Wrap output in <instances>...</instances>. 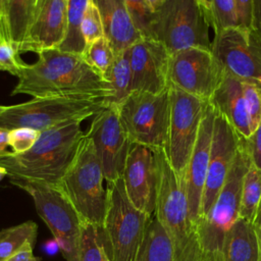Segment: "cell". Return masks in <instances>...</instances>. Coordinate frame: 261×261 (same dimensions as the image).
<instances>
[{"label": "cell", "mask_w": 261, "mask_h": 261, "mask_svg": "<svg viewBox=\"0 0 261 261\" xmlns=\"http://www.w3.org/2000/svg\"><path fill=\"white\" fill-rule=\"evenodd\" d=\"M38 56L35 63L25 64L22 68L11 95L77 99L111 97L109 83L99 75L82 56L58 49L43 51Z\"/></svg>", "instance_id": "cell-1"}, {"label": "cell", "mask_w": 261, "mask_h": 261, "mask_svg": "<svg viewBox=\"0 0 261 261\" xmlns=\"http://www.w3.org/2000/svg\"><path fill=\"white\" fill-rule=\"evenodd\" d=\"M81 122L67 121L42 132L32 149L21 154L10 152L0 158V166L10 177L58 186L85 136Z\"/></svg>", "instance_id": "cell-2"}, {"label": "cell", "mask_w": 261, "mask_h": 261, "mask_svg": "<svg viewBox=\"0 0 261 261\" xmlns=\"http://www.w3.org/2000/svg\"><path fill=\"white\" fill-rule=\"evenodd\" d=\"M158 186L154 216L164 228L174 261H202L197 232L189 217L185 185L170 165L164 149H156Z\"/></svg>", "instance_id": "cell-3"}, {"label": "cell", "mask_w": 261, "mask_h": 261, "mask_svg": "<svg viewBox=\"0 0 261 261\" xmlns=\"http://www.w3.org/2000/svg\"><path fill=\"white\" fill-rule=\"evenodd\" d=\"M107 208L100 238L109 261H138L152 216L128 200L122 177L107 182Z\"/></svg>", "instance_id": "cell-4"}, {"label": "cell", "mask_w": 261, "mask_h": 261, "mask_svg": "<svg viewBox=\"0 0 261 261\" xmlns=\"http://www.w3.org/2000/svg\"><path fill=\"white\" fill-rule=\"evenodd\" d=\"M104 172L92 140L85 134L58 187L81 220L101 227L107 208Z\"/></svg>", "instance_id": "cell-5"}, {"label": "cell", "mask_w": 261, "mask_h": 261, "mask_svg": "<svg viewBox=\"0 0 261 261\" xmlns=\"http://www.w3.org/2000/svg\"><path fill=\"white\" fill-rule=\"evenodd\" d=\"M250 164L245 138H242L221 191L208 213L198 221L195 228L201 246L202 261H221L225 234L239 218L243 179Z\"/></svg>", "instance_id": "cell-6"}, {"label": "cell", "mask_w": 261, "mask_h": 261, "mask_svg": "<svg viewBox=\"0 0 261 261\" xmlns=\"http://www.w3.org/2000/svg\"><path fill=\"white\" fill-rule=\"evenodd\" d=\"M208 29L200 0H160L149 39L160 42L170 55L189 48L211 50Z\"/></svg>", "instance_id": "cell-7"}, {"label": "cell", "mask_w": 261, "mask_h": 261, "mask_svg": "<svg viewBox=\"0 0 261 261\" xmlns=\"http://www.w3.org/2000/svg\"><path fill=\"white\" fill-rule=\"evenodd\" d=\"M104 108V99L33 98L27 102L5 106L0 113V127L8 130L30 127L42 133L67 121H83Z\"/></svg>", "instance_id": "cell-8"}, {"label": "cell", "mask_w": 261, "mask_h": 261, "mask_svg": "<svg viewBox=\"0 0 261 261\" xmlns=\"http://www.w3.org/2000/svg\"><path fill=\"white\" fill-rule=\"evenodd\" d=\"M9 181L27 192L36 210L51 230L66 261H75L83 221L58 186L9 176Z\"/></svg>", "instance_id": "cell-9"}, {"label": "cell", "mask_w": 261, "mask_h": 261, "mask_svg": "<svg viewBox=\"0 0 261 261\" xmlns=\"http://www.w3.org/2000/svg\"><path fill=\"white\" fill-rule=\"evenodd\" d=\"M115 109L132 144L154 150L165 149L170 112L169 88L157 95L133 91Z\"/></svg>", "instance_id": "cell-10"}, {"label": "cell", "mask_w": 261, "mask_h": 261, "mask_svg": "<svg viewBox=\"0 0 261 261\" xmlns=\"http://www.w3.org/2000/svg\"><path fill=\"white\" fill-rule=\"evenodd\" d=\"M170 112L166 157L180 176H184L196 145L201 120L209 102L189 95L169 85Z\"/></svg>", "instance_id": "cell-11"}, {"label": "cell", "mask_w": 261, "mask_h": 261, "mask_svg": "<svg viewBox=\"0 0 261 261\" xmlns=\"http://www.w3.org/2000/svg\"><path fill=\"white\" fill-rule=\"evenodd\" d=\"M211 52L223 73L261 87V40L254 30L228 29L215 34Z\"/></svg>", "instance_id": "cell-12"}, {"label": "cell", "mask_w": 261, "mask_h": 261, "mask_svg": "<svg viewBox=\"0 0 261 261\" xmlns=\"http://www.w3.org/2000/svg\"><path fill=\"white\" fill-rule=\"evenodd\" d=\"M222 76L211 50L189 48L170 55L169 85L209 102Z\"/></svg>", "instance_id": "cell-13"}, {"label": "cell", "mask_w": 261, "mask_h": 261, "mask_svg": "<svg viewBox=\"0 0 261 261\" xmlns=\"http://www.w3.org/2000/svg\"><path fill=\"white\" fill-rule=\"evenodd\" d=\"M86 135L94 144L105 180L111 182L121 177L133 144L121 124L117 110L106 107L95 114Z\"/></svg>", "instance_id": "cell-14"}, {"label": "cell", "mask_w": 261, "mask_h": 261, "mask_svg": "<svg viewBox=\"0 0 261 261\" xmlns=\"http://www.w3.org/2000/svg\"><path fill=\"white\" fill-rule=\"evenodd\" d=\"M242 138L227 119L215 110L210 159L199 220L208 213L221 191L233 164Z\"/></svg>", "instance_id": "cell-15"}, {"label": "cell", "mask_w": 261, "mask_h": 261, "mask_svg": "<svg viewBox=\"0 0 261 261\" xmlns=\"http://www.w3.org/2000/svg\"><path fill=\"white\" fill-rule=\"evenodd\" d=\"M121 177L129 202L140 211L153 216L158 186L156 151L133 144Z\"/></svg>", "instance_id": "cell-16"}, {"label": "cell", "mask_w": 261, "mask_h": 261, "mask_svg": "<svg viewBox=\"0 0 261 261\" xmlns=\"http://www.w3.org/2000/svg\"><path fill=\"white\" fill-rule=\"evenodd\" d=\"M170 54L158 41L142 38L129 48L132 92L161 94L169 88Z\"/></svg>", "instance_id": "cell-17"}, {"label": "cell", "mask_w": 261, "mask_h": 261, "mask_svg": "<svg viewBox=\"0 0 261 261\" xmlns=\"http://www.w3.org/2000/svg\"><path fill=\"white\" fill-rule=\"evenodd\" d=\"M214 116L215 109L209 102L201 120L196 145L182 176L189 208V217L194 228L196 227L201 214L202 196L210 159Z\"/></svg>", "instance_id": "cell-18"}, {"label": "cell", "mask_w": 261, "mask_h": 261, "mask_svg": "<svg viewBox=\"0 0 261 261\" xmlns=\"http://www.w3.org/2000/svg\"><path fill=\"white\" fill-rule=\"evenodd\" d=\"M66 19L67 0H38L22 53L57 49L65 37Z\"/></svg>", "instance_id": "cell-19"}, {"label": "cell", "mask_w": 261, "mask_h": 261, "mask_svg": "<svg viewBox=\"0 0 261 261\" xmlns=\"http://www.w3.org/2000/svg\"><path fill=\"white\" fill-rule=\"evenodd\" d=\"M209 102L227 119L240 136L248 139L253 134L241 81L222 72L221 80Z\"/></svg>", "instance_id": "cell-20"}, {"label": "cell", "mask_w": 261, "mask_h": 261, "mask_svg": "<svg viewBox=\"0 0 261 261\" xmlns=\"http://www.w3.org/2000/svg\"><path fill=\"white\" fill-rule=\"evenodd\" d=\"M99 8L104 38L113 52L129 49L143 37L136 28L124 0H94Z\"/></svg>", "instance_id": "cell-21"}, {"label": "cell", "mask_w": 261, "mask_h": 261, "mask_svg": "<svg viewBox=\"0 0 261 261\" xmlns=\"http://www.w3.org/2000/svg\"><path fill=\"white\" fill-rule=\"evenodd\" d=\"M38 0H0V30L6 44L22 53Z\"/></svg>", "instance_id": "cell-22"}, {"label": "cell", "mask_w": 261, "mask_h": 261, "mask_svg": "<svg viewBox=\"0 0 261 261\" xmlns=\"http://www.w3.org/2000/svg\"><path fill=\"white\" fill-rule=\"evenodd\" d=\"M259 260V243L253 224L239 217L225 234L221 261Z\"/></svg>", "instance_id": "cell-23"}, {"label": "cell", "mask_w": 261, "mask_h": 261, "mask_svg": "<svg viewBox=\"0 0 261 261\" xmlns=\"http://www.w3.org/2000/svg\"><path fill=\"white\" fill-rule=\"evenodd\" d=\"M112 95L104 99L106 107L117 108L132 93V69L129 63V49L115 54L114 62L106 77Z\"/></svg>", "instance_id": "cell-24"}, {"label": "cell", "mask_w": 261, "mask_h": 261, "mask_svg": "<svg viewBox=\"0 0 261 261\" xmlns=\"http://www.w3.org/2000/svg\"><path fill=\"white\" fill-rule=\"evenodd\" d=\"M89 0H67L65 37L58 50L82 56L87 44L82 32V19Z\"/></svg>", "instance_id": "cell-25"}, {"label": "cell", "mask_w": 261, "mask_h": 261, "mask_svg": "<svg viewBox=\"0 0 261 261\" xmlns=\"http://www.w3.org/2000/svg\"><path fill=\"white\" fill-rule=\"evenodd\" d=\"M138 261H174L170 241L154 215L147 227Z\"/></svg>", "instance_id": "cell-26"}, {"label": "cell", "mask_w": 261, "mask_h": 261, "mask_svg": "<svg viewBox=\"0 0 261 261\" xmlns=\"http://www.w3.org/2000/svg\"><path fill=\"white\" fill-rule=\"evenodd\" d=\"M200 3L215 34L228 29H241L238 0H200Z\"/></svg>", "instance_id": "cell-27"}, {"label": "cell", "mask_w": 261, "mask_h": 261, "mask_svg": "<svg viewBox=\"0 0 261 261\" xmlns=\"http://www.w3.org/2000/svg\"><path fill=\"white\" fill-rule=\"evenodd\" d=\"M38 225L28 220L0 230V261H5L19 251L27 243L35 244Z\"/></svg>", "instance_id": "cell-28"}, {"label": "cell", "mask_w": 261, "mask_h": 261, "mask_svg": "<svg viewBox=\"0 0 261 261\" xmlns=\"http://www.w3.org/2000/svg\"><path fill=\"white\" fill-rule=\"evenodd\" d=\"M261 202V170L250 164L242 185L239 217L253 222Z\"/></svg>", "instance_id": "cell-29"}, {"label": "cell", "mask_w": 261, "mask_h": 261, "mask_svg": "<svg viewBox=\"0 0 261 261\" xmlns=\"http://www.w3.org/2000/svg\"><path fill=\"white\" fill-rule=\"evenodd\" d=\"M75 261H109L100 238V227L82 223Z\"/></svg>", "instance_id": "cell-30"}, {"label": "cell", "mask_w": 261, "mask_h": 261, "mask_svg": "<svg viewBox=\"0 0 261 261\" xmlns=\"http://www.w3.org/2000/svg\"><path fill=\"white\" fill-rule=\"evenodd\" d=\"M82 57L99 75L106 80L114 62L115 53L108 41L102 37L87 45Z\"/></svg>", "instance_id": "cell-31"}, {"label": "cell", "mask_w": 261, "mask_h": 261, "mask_svg": "<svg viewBox=\"0 0 261 261\" xmlns=\"http://www.w3.org/2000/svg\"><path fill=\"white\" fill-rule=\"evenodd\" d=\"M124 2L130 17L142 37L149 38L154 12L160 3V0H124Z\"/></svg>", "instance_id": "cell-32"}, {"label": "cell", "mask_w": 261, "mask_h": 261, "mask_svg": "<svg viewBox=\"0 0 261 261\" xmlns=\"http://www.w3.org/2000/svg\"><path fill=\"white\" fill-rule=\"evenodd\" d=\"M82 32L87 45L104 37L101 14L94 0H89L84 12L82 19Z\"/></svg>", "instance_id": "cell-33"}, {"label": "cell", "mask_w": 261, "mask_h": 261, "mask_svg": "<svg viewBox=\"0 0 261 261\" xmlns=\"http://www.w3.org/2000/svg\"><path fill=\"white\" fill-rule=\"evenodd\" d=\"M41 136V132L30 127H18L8 133V144L15 154H21L34 147Z\"/></svg>", "instance_id": "cell-34"}, {"label": "cell", "mask_w": 261, "mask_h": 261, "mask_svg": "<svg viewBox=\"0 0 261 261\" xmlns=\"http://www.w3.org/2000/svg\"><path fill=\"white\" fill-rule=\"evenodd\" d=\"M243 94L246 100L252 126L255 130L261 121V87L243 83Z\"/></svg>", "instance_id": "cell-35"}, {"label": "cell", "mask_w": 261, "mask_h": 261, "mask_svg": "<svg viewBox=\"0 0 261 261\" xmlns=\"http://www.w3.org/2000/svg\"><path fill=\"white\" fill-rule=\"evenodd\" d=\"M25 64L13 47L6 43L0 45V70L18 77Z\"/></svg>", "instance_id": "cell-36"}, {"label": "cell", "mask_w": 261, "mask_h": 261, "mask_svg": "<svg viewBox=\"0 0 261 261\" xmlns=\"http://www.w3.org/2000/svg\"><path fill=\"white\" fill-rule=\"evenodd\" d=\"M245 144L251 163L261 170V121L253 134L248 139H245Z\"/></svg>", "instance_id": "cell-37"}, {"label": "cell", "mask_w": 261, "mask_h": 261, "mask_svg": "<svg viewBox=\"0 0 261 261\" xmlns=\"http://www.w3.org/2000/svg\"><path fill=\"white\" fill-rule=\"evenodd\" d=\"M34 245L31 243H27L22 246V248L17 251L14 255L8 258L5 261H40L33 253Z\"/></svg>", "instance_id": "cell-38"}, {"label": "cell", "mask_w": 261, "mask_h": 261, "mask_svg": "<svg viewBox=\"0 0 261 261\" xmlns=\"http://www.w3.org/2000/svg\"><path fill=\"white\" fill-rule=\"evenodd\" d=\"M253 30L261 40V0H254Z\"/></svg>", "instance_id": "cell-39"}, {"label": "cell", "mask_w": 261, "mask_h": 261, "mask_svg": "<svg viewBox=\"0 0 261 261\" xmlns=\"http://www.w3.org/2000/svg\"><path fill=\"white\" fill-rule=\"evenodd\" d=\"M8 133L9 130L3 127H0V158L7 156L10 152H8L7 148L8 144Z\"/></svg>", "instance_id": "cell-40"}, {"label": "cell", "mask_w": 261, "mask_h": 261, "mask_svg": "<svg viewBox=\"0 0 261 261\" xmlns=\"http://www.w3.org/2000/svg\"><path fill=\"white\" fill-rule=\"evenodd\" d=\"M252 224H253V227L255 229V232H256V236L258 239L259 250H260V260L259 261H261V202L259 204L256 216H255Z\"/></svg>", "instance_id": "cell-41"}, {"label": "cell", "mask_w": 261, "mask_h": 261, "mask_svg": "<svg viewBox=\"0 0 261 261\" xmlns=\"http://www.w3.org/2000/svg\"><path fill=\"white\" fill-rule=\"evenodd\" d=\"M6 175H8V172H7L6 168L0 166V180H1L4 176H6Z\"/></svg>", "instance_id": "cell-42"}, {"label": "cell", "mask_w": 261, "mask_h": 261, "mask_svg": "<svg viewBox=\"0 0 261 261\" xmlns=\"http://www.w3.org/2000/svg\"><path fill=\"white\" fill-rule=\"evenodd\" d=\"M4 43H5V41H4V38H3L2 33H1V30H0V45H1V44H4Z\"/></svg>", "instance_id": "cell-43"}, {"label": "cell", "mask_w": 261, "mask_h": 261, "mask_svg": "<svg viewBox=\"0 0 261 261\" xmlns=\"http://www.w3.org/2000/svg\"><path fill=\"white\" fill-rule=\"evenodd\" d=\"M4 108H5V106H2V105H0V113L4 110Z\"/></svg>", "instance_id": "cell-44"}, {"label": "cell", "mask_w": 261, "mask_h": 261, "mask_svg": "<svg viewBox=\"0 0 261 261\" xmlns=\"http://www.w3.org/2000/svg\"><path fill=\"white\" fill-rule=\"evenodd\" d=\"M0 21H1V8H0Z\"/></svg>", "instance_id": "cell-45"}]
</instances>
